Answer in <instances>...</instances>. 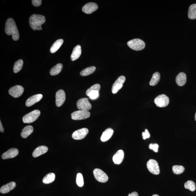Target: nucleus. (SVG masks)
Masks as SVG:
<instances>
[{
    "mask_svg": "<svg viewBox=\"0 0 196 196\" xmlns=\"http://www.w3.org/2000/svg\"><path fill=\"white\" fill-rule=\"evenodd\" d=\"M5 32L8 35H12L13 40L17 41L19 38V34L16 23L12 18L7 19L6 23Z\"/></svg>",
    "mask_w": 196,
    "mask_h": 196,
    "instance_id": "obj_1",
    "label": "nucleus"
},
{
    "mask_svg": "<svg viewBox=\"0 0 196 196\" xmlns=\"http://www.w3.org/2000/svg\"><path fill=\"white\" fill-rule=\"evenodd\" d=\"M46 19L42 15L33 14L30 17V26L34 30H42L41 26L45 23Z\"/></svg>",
    "mask_w": 196,
    "mask_h": 196,
    "instance_id": "obj_2",
    "label": "nucleus"
},
{
    "mask_svg": "<svg viewBox=\"0 0 196 196\" xmlns=\"http://www.w3.org/2000/svg\"><path fill=\"white\" fill-rule=\"evenodd\" d=\"M128 47L135 51H140L143 49L145 47L144 41L139 39H135L128 41L127 43Z\"/></svg>",
    "mask_w": 196,
    "mask_h": 196,
    "instance_id": "obj_3",
    "label": "nucleus"
},
{
    "mask_svg": "<svg viewBox=\"0 0 196 196\" xmlns=\"http://www.w3.org/2000/svg\"><path fill=\"white\" fill-rule=\"evenodd\" d=\"M40 114V112L38 110L32 111V112L28 113L23 118V121L25 123H31L38 118Z\"/></svg>",
    "mask_w": 196,
    "mask_h": 196,
    "instance_id": "obj_4",
    "label": "nucleus"
},
{
    "mask_svg": "<svg viewBox=\"0 0 196 196\" xmlns=\"http://www.w3.org/2000/svg\"><path fill=\"white\" fill-rule=\"evenodd\" d=\"M91 113L88 111L79 110L72 113V119L75 120L86 119L90 117Z\"/></svg>",
    "mask_w": 196,
    "mask_h": 196,
    "instance_id": "obj_5",
    "label": "nucleus"
},
{
    "mask_svg": "<svg viewBox=\"0 0 196 196\" xmlns=\"http://www.w3.org/2000/svg\"><path fill=\"white\" fill-rule=\"evenodd\" d=\"M147 167L149 171L154 175L160 173V167L157 161L153 159H150L147 163Z\"/></svg>",
    "mask_w": 196,
    "mask_h": 196,
    "instance_id": "obj_6",
    "label": "nucleus"
},
{
    "mask_svg": "<svg viewBox=\"0 0 196 196\" xmlns=\"http://www.w3.org/2000/svg\"><path fill=\"white\" fill-rule=\"evenodd\" d=\"M154 102L156 105L159 107H165L169 104V99L166 95L164 94L161 95L155 98Z\"/></svg>",
    "mask_w": 196,
    "mask_h": 196,
    "instance_id": "obj_7",
    "label": "nucleus"
},
{
    "mask_svg": "<svg viewBox=\"0 0 196 196\" xmlns=\"http://www.w3.org/2000/svg\"><path fill=\"white\" fill-rule=\"evenodd\" d=\"M77 108L80 110L89 111L91 108V104L87 98H83L78 100L77 102Z\"/></svg>",
    "mask_w": 196,
    "mask_h": 196,
    "instance_id": "obj_8",
    "label": "nucleus"
},
{
    "mask_svg": "<svg viewBox=\"0 0 196 196\" xmlns=\"http://www.w3.org/2000/svg\"><path fill=\"white\" fill-rule=\"evenodd\" d=\"M94 175L98 181L102 183H105L108 180V176L101 170L96 169L93 171Z\"/></svg>",
    "mask_w": 196,
    "mask_h": 196,
    "instance_id": "obj_9",
    "label": "nucleus"
},
{
    "mask_svg": "<svg viewBox=\"0 0 196 196\" xmlns=\"http://www.w3.org/2000/svg\"><path fill=\"white\" fill-rule=\"evenodd\" d=\"M125 77L123 76H119L115 81L113 84L112 91V92L114 94L117 93L118 91L123 87L124 83L125 81Z\"/></svg>",
    "mask_w": 196,
    "mask_h": 196,
    "instance_id": "obj_10",
    "label": "nucleus"
},
{
    "mask_svg": "<svg viewBox=\"0 0 196 196\" xmlns=\"http://www.w3.org/2000/svg\"><path fill=\"white\" fill-rule=\"evenodd\" d=\"M89 130L88 128H84L75 131L72 135V137L76 140H81L85 138L88 134Z\"/></svg>",
    "mask_w": 196,
    "mask_h": 196,
    "instance_id": "obj_11",
    "label": "nucleus"
},
{
    "mask_svg": "<svg viewBox=\"0 0 196 196\" xmlns=\"http://www.w3.org/2000/svg\"><path fill=\"white\" fill-rule=\"evenodd\" d=\"M24 89L22 86H15L12 87L8 91L9 94L14 98H17L22 95Z\"/></svg>",
    "mask_w": 196,
    "mask_h": 196,
    "instance_id": "obj_12",
    "label": "nucleus"
},
{
    "mask_svg": "<svg viewBox=\"0 0 196 196\" xmlns=\"http://www.w3.org/2000/svg\"><path fill=\"white\" fill-rule=\"evenodd\" d=\"M66 99V96L64 90L60 89L57 91L56 94V104L57 106H62Z\"/></svg>",
    "mask_w": 196,
    "mask_h": 196,
    "instance_id": "obj_13",
    "label": "nucleus"
},
{
    "mask_svg": "<svg viewBox=\"0 0 196 196\" xmlns=\"http://www.w3.org/2000/svg\"><path fill=\"white\" fill-rule=\"evenodd\" d=\"M98 8V6L97 4L90 2L85 4L83 7L82 11L86 14H91L96 11Z\"/></svg>",
    "mask_w": 196,
    "mask_h": 196,
    "instance_id": "obj_14",
    "label": "nucleus"
},
{
    "mask_svg": "<svg viewBox=\"0 0 196 196\" xmlns=\"http://www.w3.org/2000/svg\"><path fill=\"white\" fill-rule=\"evenodd\" d=\"M43 96L41 94H37L32 96L28 98L26 102V106H31L40 101L42 99Z\"/></svg>",
    "mask_w": 196,
    "mask_h": 196,
    "instance_id": "obj_15",
    "label": "nucleus"
},
{
    "mask_svg": "<svg viewBox=\"0 0 196 196\" xmlns=\"http://www.w3.org/2000/svg\"><path fill=\"white\" fill-rule=\"evenodd\" d=\"M18 153V149L16 148H12L2 154V158L5 160L7 159L13 158L16 156Z\"/></svg>",
    "mask_w": 196,
    "mask_h": 196,
    "instance_id": "obj_16",
    "label": "nucleus"
},
{
    "mask_svg": "<svg viewBox=\"0 0 196 196\" xmlns=\"http://www.w3.org/2000/svg\"><path fill=\"white\" fill-rule=\"evenodd\" d=\"M124 157V153L123 150H118L113 157V160L114 164L117 165L120 164L123 162Z\"/></svg>",
    "mask_w": 196,
    "mask_h": 196,
    "instance_id": "obj_17",
    "label": "nucleus"
},
{
    "mask_svg": "<svg viewBox=\"0 0 196 196\" xmlns=\"http://www.w3.org/2000/svg\"><path fill=\"white\" fill-rule=\"evenodd\" d=\"M48 151V148L45 146H41L36 148L33 152L32 156L35 158L45 154Z\"/></svg>",
    "mask_w": 196,
    "mask_h": 196,
    "instance_id": "obj_18",
    "label": "nucleus"
},
{
    "mask_svg": "<svg viewBox=\"0 0 196 196\" xmlns=\"http://www.w3.org/2000/svg\"><path fill=\"white\" fill-rule=\"evenodd\" d=\"M187 81L186 74L180 72L178 74L176 77V82L178 86H184Z\"/></svg>",
    "mask_w": 196,
    "mask_h": 196,
    "instance_id": "obj_19",
    "label": "nucleus"
},
{
    "mask_svg": "<svg viewBox=\"0 0 196 196\" xmlns=\"http://www.w3.org/2000/svg\"><path fill=\"white\" fill-rule=\"evenodd\" d=\"M16 186V184L15 182H10L2 186L0 189V192L2 194L8 193L9 192L14 189Z\"/></svg>",
    "mask_w": 196,
    "mask_h": 196,
    "instance_id": "obj_20",
    "label": "nucleus"
},
{
    "mask_svg": "<svg viewBox=\"0 0 196 196\" xmlns=\"http://www.w3.org/2000/svg\"><path fill=\"white\" fill-rule=\"evenodd\" d=\"M82 54L81 47L78 45L74 48L71 55V59L74 61L79 58Z\"/></svg>",
    "mask_w": 196,
    "mask_h": 196,
    "instance_id": "obj_21",
    "label": "nucleus"
},
{
    "mask_svg": "<svg viewBox=\"0 0 196 196\" xmlns=\"http://www.w3.org/2000/svg\"><path fill=\"white\" fill-rule=\"evenodd\" d=\"M113 132L114 131L112 128H107L102 133L101 137V140L103 142L108 141L112 137Z\"/></svg>",
    "mask_w": 196,
    "mask_h": 196,
    "instance_id": "obj_22",
    "label": "nucleus"
},
{
    "mask_svg": "<svg viewBox=\"0 0 196 196\" xmlns=\"http://www.w3.org/2000/svg\"><path fill=\"white\" fill-rule=\"evenodd\" d=\"M34 128L32 126L28 125L24 128L21 133V135L22 138H26L30 136L33 132Z\"/></svg>",
    "mask_w": 196,
    "mask_h": 196,
    "instance_id": "obj_23",
    "label": "nucleus"
},
{
    "mask_svg": "<svg viewBox=\"0 0 196 196\" xmlns=\"http://www.w3.org/2000/svg\"><path fill=\"white\" fill-rule=\"evenodd\" d=\"M64 40L62 39H58L54 42L50 49V52L52 54L55 53L63 44Z\"/></svg>",
    "mask_w": 196,
    "mask_h": 196,
    "instance_id": "obj_24",
    "label": "nucleus"
},
{
    "mask_svg": "<svg viewBox=\"0 0 196 196\" xmlns=\"http://www.w3.org/2000/svg\"><path fill=\"white\" fill-rule=\"evenodd\" d=\"M188 15L189 19L194 20L196 19V4H191L189 7Z\"/></svg>",
    "mask_w": 196,
    "mask_h": 196,
    "instance_id": "obj_25",
    "label": "nucleus"
},
{
    "mask_svg": "<svg viewBox=\"0 0 196 196\" xmlns=\"http://www.w3.org/2000/svg\"><path fill=\"white\" fill-rule=\"evenodd\" d=\"M63 68V65L61 63H59L51 69L50 71V75L52 76H55L60 73Z\"/></svg>",
    "mask_w": 196,
    "mask_h": 196,
    "instance_id": "obj_26",
    "label": "nucleus"
},
{
    "mask_svg": "<svg viewBox=\"0 0 196 196\" xmlns=\"http://www.w3.org/2000/svg\"><path fill=\"white\" fill-rule=\"evenodd\" d=\"M160 79V75L158 72L154 73L152 75V79L150 81V86H154L158 84Z\"/></svg>",
    "mask_w": 196,
    "mask_h": 196,
    "instance_id": "obj_27",
    "label": "nucleus"
},
{
    "mask_svg": "<svg viewBox=\"0 0 196 196\" xmlns=\"http://www.w3.org/2000/svg\"><path fill=\"white\" fill-rule=\"evenodd\" d=\"M96 68L95 66H91L83 70L80 73L82 76H86L91 75L95 71Z\"/></svg>",
    "mask_w": 196,
    "mask_h": 196,
    "instance_id": "obj_28",
    "label": "nucleus"
},
{
    "mask_svg": "<svg viewBox=\"0 0 196 196\" xmlns=\"http://www.w3.org/2000/svg\"><path fill=\"white\" fill-rule=\"evenodd\" d=\"M55 175L53 173H49L43 178V182L45 184H49L53 182L55 180Z\"/></svg>",
    "mask_w": 196,
    "mask_h": 196,
    "instance_id": "obj_29",
    "label": "nucleus"
},
{
    "mask_svg": "<svg viewBox=\"0 0 196 196\" xmlns=\"http://www.w3.org/2000/svg\"><path fill=\"white\" fill-rule=\"evenodd\" d=\"M23 64V61L22 59H20L15 62L13 68L14 72L17 73L20 71L22 68Z\"/></svg>",
    "mask_w": 196,
    "mask_h": 196,
    "instance_id": "obj_30",
    "label": "nucleus"
},
{
    "mask_svg": "<svg viewBox=\"0 0 196 196\" xmlns=\"http://www.w3.org/2000/svg\"><path fill=\"white\" fill-rule=\"evenodd\" d=\"M184 186L185 189H189L191 191H194L195 190L196 186L194 182L192 180H188L185 183Z\"/></svg>",
    "mask_w": 196,
    "mask_h": 196,
    "instance_id": "obj_31",
    "label": "nucleus"
},
{
    "mask_svg": "<svg viewBox=\"0 0 196 196\" xmlns=\"http://www.w3.org/2000/svg\"><path fill=\"white\" fill-rule=\"evenodd\" d=\"M184 170V167L181 165H174L172 168L173 173L175 174H180L182 173Z\"/></svg>",
    "mask_w": 196,
    "mask_h": 196,
    "instance_id": "obj_32",
    "label": "nucleus"
},
{
    "mask_svg": "<svg viewBox=\"0 0 196 196\" xmlns=\"http://www.w3.org/2000/svg\"><path fill=\"white\" fill-rule=\"evenodd\" d=\"M76 182L78 186L82 187L83 186L84 184L83 177L81 173H79L77 174Z\"/></svg>",
    "mask_w": 196,
    "mask_h": 196,
    "instance_id": "obj_33",
    "label": "nucleus"
},
{
    "mask_svg": "<svg viewBox=\"0 0 196 196\" xmlns=\"http://www.w3.org/2000/svg\"><path fill=\"white\" fill-rule=\"evenodd\" d=\"M100 88H101V86L99 84H97L94 85L93 86H91L86 91V95H88V93L91 91H99Z\"/></svg>",
    "mask_w": 196,
    "mask_h": 196,
    "instance_id": "obj_34",
    "label": "nucleus"
},
{
    "mask_svg": "<svg viewBox=\"0 0 196 196\" xmlns=\"http://www.w3.org/2000/svg\"><path fill=\"white\" fill-rule=\"evenodd\" d=\"M99 91H91V92L86 95L91 100H95L97 99L99 96Z\"/></svg>",
    "mask_w": 196,
    "mask_h": 196,
    "instance_id": "obj_35",
    "label": "nucleus"
},
{
    "mask_svg": "<svg viewBox=\"0 0 196 196\" xmlns=\"http://www.w3.org/2000/svg\"><path fill=\"white\" fill-rule=\"evenodd\" d=\"M159 145L157 143H151L149 146V148L150 149L153 150L155 152H158Z\"/></svg>",
    "mask_w": 196,
    "mask_h": 196,
    "instance_id": "obj_36",
    "label": "nucleus"
},
{
    "mask_svg": "<svg viewBox=\"0 0 196 196\" xmlns=\"http://www.w3.org/2000/svg\"><path fill=\"white\" fill-rule=\"evenodd\" d=\"M142 136L143 139H146L147 138H150V134L149 131L147 129H146L145 132H142Z\"/></svg>",
    "mask_w": 196,
    "mask_h": 196,
    "instance_id": "obj_37",
    "label": "nucleus"
},
{
    "mask_svg": "<svg viewBox=\"0 0 196 196\" xmlns=\"http://www.w3.org/2000/svg\"><path fill=\"white\" fill-rule=\"evenodd\" d=\"M32 5L35 7H39L41 5L42 1L41 0H32Z\"/></svg>",
    "mask_w": 196,
    "mask_h": 196,
    "instance_id": "obj_38",
    "label": "nucleus"
},
{
    "mask_svg": "<svg viewBox=\"0 0 196 196\" xmlns=\"http://www.w3.org/2000/svg\"><path fill=\"white\" fill-rule=\"evenodd\" d=\"M128 196H139L138 193L136 192H133L131 194H129Z\"/></svg>",
    "mask_w": 196,
    "mask_h": 196,
    "instance_id": "obj_39",
    "label": "nucleus"
},
{
    "mask_svg": "<svg viewBox=\"0 0 196 196\" xmlns=\"http://www.w3.org/2000/svg\"><path fill=\"white\" fill-rule=\"evenodd\" d=\"M0 131L2 133H3L4 132V128L3 125H2L1 121H0Z\"/></svg>",
    "mask_w": 196,
    "mask_h": 196,
    "instance_id": "obj_40",
    "label": "nucleus"
},
{
    "mask_svg": "<svg viewBox=\"0 0 196 196\" xmlns=\"http://www.w3.org/2000/svg\"><path fill=\"white\" fill-rule=\"evenodd\" d=\"M152 196H160L159 195H157V194H154L152 195Z\"/></svg>",
    "mask_w": 196,
    "mask_h": 196,
    "instance_id": "obj_41",
    "label": "nucleus"
},
{
    "mask_svg": "<svg viewBox=\"0 0 196 196\" xmlns=\"http://www.w3.org/2000/svg\"><path fill=\"white\" fill-rule=\"evenodd\" d=\"M195 120L196 121V112L195 113Z\"/></svg>",
    "mask_w": 196,
    "mask_h": 196,
    "instance_id": "obj_42",
    "label": "nucleus"
}]
</instances>
